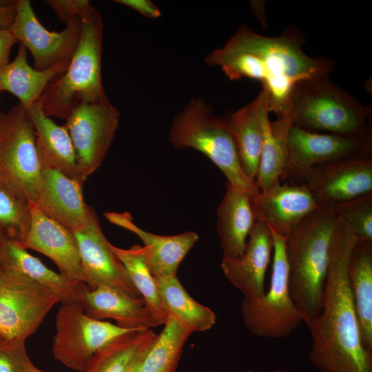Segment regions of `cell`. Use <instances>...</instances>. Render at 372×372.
<instances>
[{"label":"cell","mask_w":372,"mask_h":372,"mask_svg":"<svg viewBox=\"0 0 372 372\" xmlns=\"http://www.w3.org/2000/svg\"><path fill=\"white\" fill-rule=\"evenodd\" d=\"M303 38L296 31L267 37L241 25L221 47L205 57V63L218 66L231 81L248 78L261 82L269 96V112L286 118L293 86L305 79L329 77L335 63L313 58L302 50Z\"/></svg>","instance_id":"1"},{"label":"cell","mask_w":372,"mask_h":372,"mask_svg":"<svg viewBox=\"0 0 372 372\" xmlns=\"http://www.w3.org/2000/svg\"><path fill=\"white\" fill-rule=\"evenodd\" d=\"M356 240L349 226L338 216L322 308L309 327V359L320 372H372V353L361 339L348 278V262Z\"/></svg>","instance_id":"2"},{"label":"cell","mask_w":372,"mask_h":372,"mask_svg":"<svg viewBox=\"0 0 372 372\" xmlns=\"http://www.w3.org/2000/svg\"><path fill=\"white\" fill-rule=\"evenodd\" d=\"M338 214L319 208L286 237L285 251L291 296L303 322L310 327L320 315Z\"/></svg>","instance_id":"3"},{"label":"cell","mask_w":372,"mask_h":372,"mask_svg":"<svg viewBox=\"0 0 372 372\" xmlns=\"http://www.w3.org/2000/svg\"><path fill=\"white\" fill-rule=\"evenodd\" d=\"M371 108L362 105L329 77L296 83L288 99L286 118L304 130L346 136L371 135Z\"/></svg>","instance_id":"4"},{"label":"cell","mask_w":372,"mask_h":372,"mask_svg":"<svg viewBox=\"0 0 372 372\" xmlns=\"http://www.w3.org/2000/svg\"><path fill=\"white\" fill-rule=\"evenodd\" d=\"M81 19L80 38L67 69L39 99L49 117L66 118L79 105L107 97L101 79L102 17L92 6Z\"/></svg>","instance_id":"5"},{"label":"cell","mask_w":372,"mask_h":372,"mask_svg":"<svg viewBox=\"0 0 372 372\" xmlns=\"http://www.w3.org/2000/svg\"><path fill=\"white\" fill-rule=\"evenodd\" d=\"M169 141L176 148H192L205 154L230 184L253 196L259 191L245 174L225 118L216 116L203 99L192 98L174 118Z\"/></svg>","instance_id":"6"},{"label":"cell","mask_w":372,"mask_h":372,"mask_svg":"<svg viewBox=\"0 0 372 372\" xmlns=\"http://www.w3.org/2000/svg\"><path fill=\"white\" fill-rule=\"evenodd\" d=\"M270 230L273 239V249L269 289L260 297L243 296L240 310L243 324L252 334L278 339L289 335L303 320L289 288L288 265L285 251L287 236L271 228Z\"/></svg>","instance_id":"7"},{"label":"cell","mask_w":372,"mask_h":372,"mask_svg":"<svg viewBox=\"0 0 372 372\" xmlns=\"http://www.w3.org/2000/svg\"><path fill=\"white\" fill-rule=\"evenodd\" d=\"M58 303L57 296L46 287L0 267V336L25 342Z\"/></svg>","instance_id":"8"},{"label":"cell","mask_w":372,"mask_h":372,"mask_svg":"<svg viewBox=\"0 0 372 372\" xmlns=\"http://www.w3.org/2000/svg\"><path fill=\"white\" fill-rule=\"evenodd\" d=\"M52 352L72 370L83 372L92 358L116 338L131 331L87 316L78 304H61L55 319Z\"/></svg>","instance_id":"9"},{"label":"cell","mask_w":372,"mask_h":372,"mask_svg":"<svg viewBox=\"0 0 372 372\" xmlns=\"http://www.w3.org/2000/svg\"><path fill=\"white\" fill-rule=\"evenodd\" d=\"M41 174L34 129L19 103L0 113V176L35 203Z\"/></svg>","instance_id":"10"},{"label":"cell","mask_w":372,"mask_h":372,"mask_svg":"<svg viewBox=\"0 0 372 372\" xmlns=\"http://www.w3.org/2000/svg\"><path fill=\"white\" fill-rule=\"evenodd\" d=\"M289 182L307 187L320 208L333 209L372 194L371 152L317 165Z\"/></svg>","instance_id":"11"},{"label":"cell","mask_w":372,"mask_h":372,"mask_svg":"<svg viewBox=\"0 0 372 372\" xmlns=\"http://www.w3.org/2000/svg\"><path fill=\"white\" fill-rule=\"evenodd\" d=\"M77 165L85 180L101 165L119 125L120 112L106 97L81 103L65 118Z\"/></svg>","instance_id":"12"},{"label":"cell","mask_w":372,"mask_h":372,"mask_svg":"<svg viewBox=\"0 0 372 372\" xmlns=\"http://www.w3.org/2000/svg\"><path fill=\"white\" fill-rule=\"evenodd\" d=\"M10 30L31 52L35 68L43 70L72 57L80 38L81 19L70 20L61 32L50 31L38 20L30 1L19 0L16 1V15Z\"/></svg>","instance_id":"13"},{"label":"cell","mask_w":372,"mask_h":372,"mask_svg":"<svg viewBox=\"0 0 372 372\" xmlns=\"http://www.w3.org/2000/svg\"><path fill=\"white\" fill-rule=\"evenodd\" d=\"M371 135L346 136L316 133L291 125L287 136L288 161L282 180L290 181L317 165L371 152Z\"/></svg>","instance_id":"14"},{"label":"cell","mask_w":372,"mask_h":372,"mask_svg":"<svg viewBox=\"0 0 372 372\" xmlns=\"http://www.w3.org/2000/svg\"><path fill=\"white\" fill-rule=\"evenodd\" d=\"M73 233L90 289L107 287L134 297H141L103 233L96 216L86 226Z\"/></svg>","instance_id":"15"},{"label":"cell","mask_w":372,"mask_h":372,"mask_svg":"<svg viewBox=\"0 0 372 372\" xmlns=\"http://www.w3.org/2000/svg\"><path fill=\"white\" fill-rule=\"evenodd\" d=\"M19 245L48 257L62 275L74 281L87 284L74 233L45 215L32 201L30 226Z\"/></svg>","instance_id":"16"},{"label":"cell","mask_w":372,"mask_h":372,"mask_svg":"<svg viewBox=\"0 0 372 372\" xmlns=\"http://www.w3.org/2000/svg\"><path fill=\"white\" fill-rule=\"evenodd\" d=\"M82 307L89 317L112 319L125 329L143 331L164 324L167 316L151 308L142 297H134L118 290L99 287L83 291Z\"/></svg>","instance_id":"17"},{"label":"cell","mask_w":372,"mask_h":372,"mask_svg":"<svg viewBox=\"0 0 372 372\" xmlns=\"http://www.w3.org/2000/svg\"><path fill=\"white\" fill-rule=\"evenodd\" d=\"M83 185L56 170L42 169L35 203L45 215L74 232L96 216L84 200Z\"/></svg>","instance_id":"18"},{"label":"cell","mask_w":372,"mask_h":372,"mask_svg":"<svg viewBox=\"0 0 372 372\" xmlns=\"http://www.w3.org/2000/svg\"><path fill=\"white\" fill-rule=\"evenodd\" d=\"M252 205L256 220L284 236L320 208L307 187L281 181L254 196Z\"/></svg>","instance_id":"19"},{"label":"cell","mask_w":372,"mask_h":372,"mask_svg":"<svg viewBox=\"0 0 372 372\" xmlns=\"http://www.w3.org/2000/svg\"><path fill=\"white\" fill-rule=\"evenodd\" d=\"M273 249L270 228L256 220L243 254L223 258L220 267L225 278L243 296L260 297L265 293V274Z\"/></svg>","instance_id":"20"},{"label":"cell","mask_w":372,"mask_h":372,"mask_svg":"<svg viewBox=\"0 0 372 372\" xmlns=\"http://www.w3.org/2000/svg\"><path fill=\"white\" fill-rule=\"evenodd\" d=\"M112 223L137 235L143 242L146 261L154 277L176 275L183 260L198 240L192 231L172 236H161L147 231L136 225L127 212H106Z\"/></svg>","instance_id":"21"},{"label":"cell","mask_w":372,"mask_h":372,"mask_svg":"<svg viewBox=\"0 0 372 372\" xmlns=\"http://www.w3.org/2000/svg\"><path fill=\"white\" fill-rule=\"evenodd\" d=\"M26 109L35 132L36 148L41 170L50 169L83 184L73 144L64 125H59L43 112L39 100Z\"/></svg>","instance_id":"22"},{"label":"cell","mask_w":372,"mask_h":372,"mask_svg":"<svg viewBox=\"0 0 372 372\" xmlns=\"http://www.w3.org/2000/svg\"><path fill=\"white\" fill-rule=\"evenodd\" d=\"M269 113L268 93L262 89L254 101L225 118L242 168L254 183L263 143L264 124Z\"/></svg>","instance_id":"23"},{"label":"cell","mask_w":372,"mask_h":372,"mask_svg":"<svg viewBox=\"0 0 372 372\" xmlns=\"http://www.w3.org/2000/svg\"><path fill=\"white\" fill-rule=\"evenodd\" d=\"M0 267L19 273L46 287L57 296L61 304L75 303L82 307L83 291L87 285L52 271L17 242L1 234Z\"/></svg>","instance_id":"24"},{"label":"cell","mask_w":372,"mask_h":372,"mask_svg":"<svg viewBox=\"0 0 372 372\" xmlns=\"http://www.w3.org/2000/svg\"><path fill=\"white\" fill-rule=\"evenodd\" d=\"M253 196L247 191L226 182V190L216 211V231L223 258H237L245 251L256 220Z\"/></svg>","instance_id":"25"},{"label":"cell","mask_w":372,"mask_h":372,"mask_svg":"<svg viewBox=\"0 0 372 372\" xmlns=\"http://www.w3.org/2000/svg\"><path fill=\"white\" fill-rule=\"evenodd\" d=\"M26 50L19 43L14 59L0 69V92H10L25 108L40 99L47 86L65 72L71 59L39 70L28 64Z\"/></svg>","instance_id":"26"},{"label":"cell","mask_w":372,"mask_h":372,"mask_svg":"<svg viewBox=\"0 0 372 372\" xmlns=\"http://www.w3.org/2000/svg\"><path fill=\"white\" fill-rule=\"evenodd\" d=\"M348 278L361 339L372 353V242L356 240L348 262Z\"/></svg>","instance_id":"27"},{"label":"cell","mask_w":372,"mask_h":372,"mask_svg":"<svg viewBox=\"0 0 372 372\" xmlns=\"http://www.w3.org/2000/svg\"><path fill=\"white\" fill-rule=\"evenodd\" d=\"M154 278L167 315L192 333L207 331L215 324L214 312L190 296L176 275Z\"/></svg>","instance_id":"28"},{"label":"cell","mask_w":372,"mask_h":372,"mask_svg":"<svg viewBox=\"0 0 372 372\" xmlns=\"http://www.w3.org/2000/svg\"><path fill=\"white\" fill-rule=\"evenodd\" d=\"M291 123L287 118H277L264 124V138L255 184L266 192L281 181L288 161L287 136Z\"/></svg>","instance_id":"29"},{"label":"cell","mask_w":372,"mask_h":372,"mask_svg":"<svg viewBox=\"0 0 372 372\" xmlns=\"http://www.w3.org/2000/svg\"><path fill=\"white\" fill-rule=\"evenodd\" d=\"M157 335L147 329L116 338L92 358L83 372H126L142 347Z\"/></svg>","instance_id":"30"},{"label":"cell","mask_w":372,"mask_h":372,"mask_svg":"<svg viewBox=\"0 0 372 372\" xmlns=\"http://www.w3.org/2000/svg\"><path fill=\"white\" fill-rule=\"evenodd\" d=\"M192 332L167 315L164 328L145 357L140 372H176Z\"/></svg>","instance_id":"31"},{"label":"cell","mask_w":372,"mask_h":372,"mask_svg":"<svg viewBox=\"0 0 372 372\" xmlns=\"http://www.w3.org/2000/svg\"><path fill=\"white\" fill-rule=\"evenodd\" d=\"M31 223V200L0 176V234L20 245Z\"/></svg>","instance_id":"32"},{"label":"cell","mask_w":372,"mask_h":372,"mask_svg":"<svg viewBox=\"0 0 372 372\" xmlns=\"http://www.w3.org/2000/svg\"><path fill=\"white\" fill-rule=\"evenodd\" d=\"M112 249L124 265L134 287L145 302L158 313L167 316L154 276L146 261L143 246L123 249L112 245Z\"/></svg>","instance_id":"33"},{"label":"cell","mask_w":372,"mask_h":372,"mask_svg":"<svg viewBox=\"0 0 372 372\" xmlns=\"http://www.w3.org/2000/svg\"><path fill=\"white\" fill-rule=\"evenodd\" d=\"M357 240L372 242V194L333 208Z\"/></svg>","instance_id":"34"},{"label":"cell","mask_w":372,"mask_h":372,"mask_svg":"<svg viewBox=\"0 0 372 372\" xmlns=\"http://www.w3.org/2000/svg\"><path fill=\"white\" fill-rule=\"evenodd\" d=\"M32 364L25 342H14L0 336V372H28Z\"/></svg>","instance_id":"35"},{"label":"cell","mask_w":372,"mask_h":372,"mask_svg":"<svg viewBox=\"0 0 372 372\" xmlns=\"http://www.w3.org/2000/svg\"><path fill=\"white\" fill-rule=\"evenodd\" d=\"M48 4L61 21L67 23L75 18H81L91 8L87 0H48Z\"/></svg>","instance_id":"36"},{"label":"cell","mask_w":372,"mask_h":372,"mask_svg":"<svg viewBox=\"0 0 372 372\" xmlns=\"http://www.w3.org/2000/svg\"><path fill=\"white\" fill-rule=\"evenodd\" d=\"M114 2L131 8L148 18L156 19L161 16L158 8L149 0H116Z\"/></svg>","instance_id":"37"},{"label":"cell","mask_w":372,"mask_h":372,"mask_svg":"<svg viewBox=\"0 0 372 372\" xmlns=\"http://www.w3.org/2000/svg\"><path fill=\"white\" fill-rule=\"evenodd\" d=\"M16 42L10 29H0V69L9 63L11 49Z\"/></svg>","instance_id":"38"},{"label":"cell","mask_w":372,"mask_h":372,"mask_svg":"<svg viewBox=\"0 0 372 372\" xmlns=\"http://www.w3.org/2000/svg\"><path fill=\"white\" fill-rule=\"evenodd\" d=\"M16 15V1L11 5H0V29H10Z\"/></svg>","instance_id":"39"},{"label":"cell","mask_w":372,"mask_h":372,"mask_svg":"<svg viewBox=\"0 0 372 372\" xmlns=\"http://www.w3.org/2000/svg\"><path fill=\"white\" fill-rule=\"evenodd\" d=\"M158 335L149 340L139 351L133 362L126 372H140L143 361L156 341Z\"/></svg>","instance_id":"40"},{"label":"cell","mask_w":372,"mask_h":372,"mask_svg":"<svg viewBox=\"0 0 372 372\" xmlns=\"http://www.w3.org/2000/svg\"><path fill=\"white\" fill-rule=\"evenodd\" d=\"M251 2V9L254 16L260 21L263 28H266L267 26V22L265 12V1H252Z\"/></svg>","instance_id":"41"},{"label":"cell","mask_w":372,"mask_h":372,"mask_svg":"<svg viewBox=\"0 0 372 372\" xmlns=\"http://www.w3.org/2000/svg\"><path fill=\"white\" fill-rule=\"evenodd\" d=\"M28 372H43V371H41L40 369L34 366L33 364H32L30 366Z\"/></svg>","instance_id":"42"},{"label":"cell","mask_w":372,"mask_h":372,"mask_svg":"<svg viewBox=\"0 0 372 372\" xmlns=\"http://www.w3.org/2000/svg\"><path fill=\"white\" fill-rule=\"evenodd\" d=\"M247 372H255L254 371H247ZM271 372H288V371H282V370H275V371H271Z\"/></svg>","instance_id":"43"},{"label":"cell","mask_w":372,"mask_h":372,"mask_svg":"<svg viewBox=\"0 0 372 372\" xmlns=\"http://www.w3.org/2000/svg\"><path fill=\"white\" fill-rule=\"evenodd\" d=\"M1 94V92H0V94Z\"/></svg>","instance_id":"44"}]
</instances>
